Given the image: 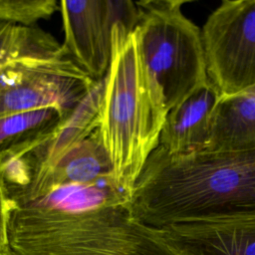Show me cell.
Wrapping results in <instances>:
<instances>
[{"mask_svg":"<svg viewBox=\"0 0 255 255\" xmlns=\"http://www.w3.org/2000/svg\"><path fill=\"white\" fill-rule=\"evenodd\" d=\"M128 209L139 223L168 225L255 216V149L147 158Z\"/></svg>","mask_w":255,"mask_h":255,"instance_id":"obj_1","label":"cell"},{"mask_svg":"<svg viewBox=\"0 0 255 255\" xmlns=\"http://www.w3.org/2000/svg\"><path fill=\"white\" fill-rule=\"evenodd\" d=\"M167 113L161 90L143 63L134 28L115 23L99 131L114 184L129 201L147 158L159 144Z\"/></svg>","mask_w":255,"mask_h":255,"instance_id":"obj_2","label":"cell"},{"mask_svg":"<svg viewBox=\"0 0 255 255\" xmlns=\"http://www.w3.org/2000/svg\"><path fill=\"white\" fill-rule=\"evenodd\" d=\"M7 236L13 255H174L128 205L77 212L10 207Z\"/></svg>","mask_w":255,"mask_h":255,"instance_id":"obj_3","label":"cell"},{"mask_svg":"<svg viewBox=\"0 0 255 255\" xmlns=\"http://www.w3.org/2000/svg\"><path fill=\"white\" fill-rule=\"evenodd\" d=\"M135 3L134 32L141 57L169 111L209 81L201 30L182 12L184 0Z\"/></svg>","mask_w":255,"mask_h":255,"instance_id":"obj_4","label":"cell"},{"mask_svg":"<svg viewBox=\"0 0 255 255\" xmlns=\"http://www.w3.org/2000/svg\"><path fill=\"white\" fill-rule=\"evenodd\" d=\"M97 82L63 46L22 57L0 68V119L46 108L66 119Z\"/></svg>","mask_w":255,"mask_h":255,"instance_id":"obj_5","label":"cell"},{"mask_svg":"<svg viewBox=\"0 0 255 255\" xmlns=\"http://www.w3.org/2000/svg\"><path fill=\"white\" fill-rule=\"evenodd\" d=\"M201 41L209 82L220 98L255 87V0H224L208 16Z\"/></svg>","mask_w":255,"mask_h":255,"instance_id":"obj_6","label":"cell"},{"mask_svg":"<svg viewBox=\"0 0 255 255\" xmlns=\"http://www.w3.org/2000/svg\"><path fill=\"white\" fill-rule=\"evenodd\" d=\"M64 30L63 48L72 61L95 81L105 78L111 60L113 25L135 27L136 3L128 0L60 1Z\"/></svg>","mask_w":255,"mask_h":255,"instance_id":"obj_7","label":"cell"},{"mask_svg":"<svg viewBox=\"0 0 255 255\" xmlns=\"http://www.w3.org/2000/svg\"><path fill=\"white\" fill-rule=\"evenodd\" d=\"M154 230L174 255H255V216L185 222Z\"/></svg>","mask_w":255,"mask_h":255,"instance_id":"obj_8","label":"cell"},{"mask_svg":"<svg viewBox=\"0 0 255 255\" xmlns=\"http://www.w3.org/2000/svg\"><path fill=\"white\" fill-rule=\"evenodd\" d=\"M104 181H113L112 163L98 128L35 176L26 190L9 200V205L25 203L60 186Z\"/></svg>","mask_w":255,"mask_h":255,"instance_id":"obj_9","label":"cell"},{"mask_svg":"<svg viewBox=\"0 0 255 255\" xmlns=\"http://www.w3.org/2000/svg\"><path fill=\"white\" fill-rule=\"evenodd\" d=\"M220 95L208 81L167 113L159 146L169 155L204 151L211 134L212 117Z\"/></svg>","mask_w":255,"mask_h":255,"instance_id":"obj_10","label":"cell"},{"mask_svg":"<svg viewBox=\"0 0 255 255\" xmlns=\"http://www.w3.org/2000/svg\"><path fill=\"white\" fill-rule=\"evenodd\" d=\"M254 149L255 87L241 94L219 99L213 112L210 138L204 151Z\"/></svg>","mask_w":255,"mask_h":255,"instance_id":"obj_11","label":"cell"},{"mask_svg":"<svg viewBox=\"0 0 255 255\" xmlns=\"http://www.w3.org/2000/svg\"><path fill=\"white\" fill-rule=\"evenodd\" d=\"M128 203L129 198L117 188L113 181H104L96 184L60 186L33 200L10 207L77 212L112 206H128Z\"/></svg>","mask_w":255,"mask_h":255,"instance_id":"obj_12","label":"cell"},{"mask_svg":"<svg viewBox=\"0 0 255 255\" xmlns=\"http://www.w3.org/2000/svg\"><path fill=\"white\" fill-rule=\"evenodd\" d=\"M60 47L56 39L38 28L0 23V68L22 57Z\"/></svg>","mask_w":255,"mask_h":255,"instance_id":"obj_13","label":"cell"},{"mask_svg":"<svg viewBox=\"0 0 255 255\" xmlns=\"http://www.w3.org/2000/svg\"><path fill=\"white\" fill-rule=\"evenodd\" d=\"M65 118L55 108H46L0 119V155L12 146L58 126Z\"/></svg>","mask_w":255,"mask_h":255,"instance_id":"obj_14","label":"cell"},{"mask_svg":"<svg viewBox=\"0 0 255 255\" xmlns=\"http://www.w3.org/2000/svg\"><path fill=\"white\" fill-rule=\"evenodd\" d=\"M60 9L56 0H0V23L34 27Z\"/></svg>","mask_w":255,"mask_h":255,"instance_id":"obj_15","label":"cell"},{"mask_svg":"<svg viewBox=\"0 0 255 255\" xmlns=\"http://www.w3.org/2000/svg\"><path fill=\"white\" fill-rule=\"evenodd\" d=\"M9 214V199L0 176V252L8 251L7 224Z\"/></svg>","mask_w":255,"mask_h":255,"instance_id":"obj_16","label":"cell"},{"mask_svg":"<svg viewBox=\"0 0 255 255\" xmlns=\"http://www.w3.org/2000/svg\"><path fill=\"white\" fill-rule=\"evenodd\" d=\"M0 255H13V254H11L9 251H4V252H0Z\"/></svg>","mask_w":255,"mask_h":255,"instance_id":"obj_17","label":"cell"}]
</instances>
